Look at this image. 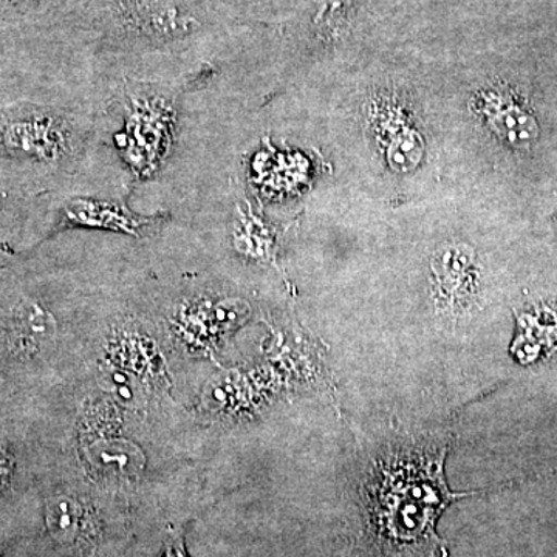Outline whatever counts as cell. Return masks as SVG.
I'll use <instances>...</instances> for the list:
<instances>
[{
  "label": "cell",
  "mask_w": 557,
  "mask_h": 557,
  "mask_svg": "<svg viewBox=\"0 0 557 557\" xmlns=\"http://www.w3.org/2000/svg\"><path fill=\"white\" fill-rule=\"evenodd\" d=\"M231 0H67L64 22L86 58L146 70L211 61Z\"/></svg>",
  "instance_id": "cell-1"
},
{
  "label": "cell",
  "mask_w": 557,
  "mask_h": 557,
  "mask_svg": "<svg viewBox=\"0 0 557 557\" xmlns=\"http://www.w3.org/2000/svg\"><path fill=\"white\" fill-rule=\"evenodd\" d=\"M448 442L410 445L381 458L369 482L370 519L384 548L394 553L432 552L435 523L450 502L443 474Z\"/></svg>",
  "instance_id": "cell-2"
},
{
  "label": "cell",
  "mask_w": 557,
  "mask_h": 557,
  "mask_svg": "<svg viewBox=\"0 0 557 557\" xmlns=\"http://www.w3.org/2000/svg\"><path fill=\"white\" fill-rule=\"evenodd\" d=\"M124 127L116 135L121 157L139 177L160 170L174 141L177 109L170 95L137 89L127 94Z\"/></svg>",
  "instance_id": "cell-3"
},
{
  "label": "cell",
  "mask_w": 557,
  "mask_h": 557,
  "mask_svg": "<svg viewBox=\"0 0 557 557\" xmlns=\"http://www.w3.org/2000/svg\"><path fill=\"white\" fill-rule=\"evenodd\" d=\"M73 135L75 132L65 121L44 116L14 121L13 126L7 129V143L28 156L57 161L72 150L75 145Z\"/></svg>",
  "instance_id": "cell-4"
},
{
  "label": "cell",
  "mask_w": 557,
  "mask_h": 557,
  "mask_svg": "<svg viewBox=\"0 0 557 557\" xmlns=\"http://www.w3.org/2000/svg\"><path fill=\"white\" fill-rule=\"evenodd\" d=\"M65 220L70 225L86 226L116 231V233L137 236L139 231L149 225L148 219L132 214L124 205L112 200L94 199V197H79L65 205Z\"/></svg>",
  "instance_id": "cell-5"
},
{
  "label": "cell",
  "mask_w": 557,
  "mask_h": 557,
  "mask_svg": "<svg viewBox=\"0 0 557 557\" xmlns=\"http://www.w3.org/2000/svg\"><path fill=\"white\" fill-rule=\"evenodd\" d=\"M47 525L61 544L90 542L97 536V525L90 509L72 497H58L50 502Z\"/></svg>",
  "instance_id": "cell-6"
},
{
  "label": "cell",
  "mask_w": 557,
  "mask_h": 557,
  "mask_svg": "<svg viewBox=\"0 0 557 557\" xmlns=\"http://www.w3.org/2000/svg\"><path fill=\"white\" fill-rule=\"evenodd\" d=\"M53 319L36 304H27L14 313L11 344L21 354H33L53 336Z\"/></svg>",
  "instance_id": "cell-7"
},
{
  "label": "cell",
  "mask_w": 557,
  "mask_h": 557,
  "mask_svg": "<svg viewBox=\"0 0 557 557\" xmlns=\"http://www.w3.org/2000/svg\"><path fill=\"white\" fill-rule=\"evenodd\" d=\"M491 124L498 137L509 145H531L537 138L536 120L516 104H502L496 112L491 113Z\"/></svg>",
  "instance_id": "cell-8"
},
{
  "label": "cell",
  "mask_w": 557,
  "mask_h": 557,
  "mask_svg": "<svg viewBox=\"0 0 557 557\" xmlns=\"http://www.w3.org/2000/svg\"><path fill=\"white\" fill-rule=\"evenodd\" d=\"M423 141L417 132H403L392 143L387 152V160L394 170L406 172L418 166L423 159Z\"/></svg>",
  "instance_id": "cell-9"
}]
</instances>
